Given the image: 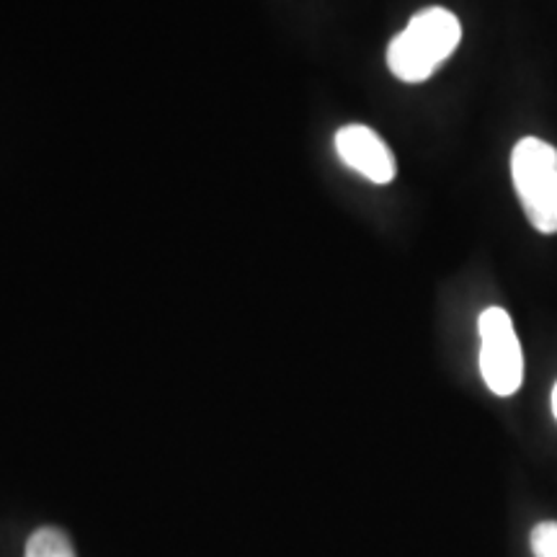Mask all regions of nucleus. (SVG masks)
Returning a JSON list of instances; mask_svg holds the SVG:
<instances>
[{
	"label": "nucleus",
	"instance_id": "obj_2",
	"mask_svg": "<svg viewBox=\"0 0 557 557\" xmlns=\"http://www.w3.org/2000/svg\"><path fill=\"white\" fill-rule=\"evenodd\" d=\"M511 176L529 225L557 233V150L540 137L519 139L511 152Z\"/></svg>",
	"mask_w": 557,
	"mask_h": 557
},
{
	"label": "nucleus",
	"instance_id": "obj_6",
	"mask_svg": "<svg viewBox=\"0 0 557 557\" xmlns=\"http://www.w3.org/2000/svg\"><path fill=\"white\" fill-rule=\"evenodd\" d=\"M534 557H557V521H542L529 537Z\"/></svg>",
	"mask_w": 557,
	"mask_h": 557
},
{
	"label": "nucleus",
	"instance_id": "obj_7",
	"mask_svg": "<svg viewBox=\"0 0 557 557\" xmlns=\"http://www.w3.org/2000/svg\"><path fill=\"white\" fill-rule=\"evenodd\" d=\"M553 413H555V418H557V385H555V389H553Z\"/></svg>",
	"mask_w": 557,
	"mask_h": 557
},
{
	"label": "nucleus",
	"instance_id": "obj_4",
	"mask_svg": "<svg viewBox=\"0 0 557 557\" xmlns=\"http://www.w3.org/2000/svg\"><path fill=\"white\" fill-rule=\"evenodd\" d=\"M336 152L351 171L372 181V184H389L395 178V156L385 139L364 124H348L338 129Z\"/></svg>",
	"mask_w": 557,
	"mask_h": 557
},
{
	"label": "nucleus",
	"instance_id": "obj_5",
	"mask_svg": "<svg viewBox=\"0 0 557 557\" xmlns=\"http://www.w3.org/2000/svg\"><path fill=\"white\" fill-rule=\"evenodd\" d=\"M24 557H75L73 542L58 527H41L26 542Z\"/></svg>",
	"mask_w": 557,
	"mask_h": 557
},
{
	"label": "nucleus",
	"instance_id": "obj_3",
	"mask_svg": "<svg viewBox=\"0 0 557 557\" xmlns=\"http://www.w3.org/2000/svg\"><path fill=\"white\" fill-rule=\"evenodd\" d=\"M480 329V374L487 389L508 398L519 393L524 380V357L511 318L504 308H487L478 320Z\"/></svg>",
	"mask_w": 557,
	"mask_h": 557
},
{
	"label": "nucleus",
	"instance_id": "obj_1",
	"mask_svg": "<svg viewBox=\"0 0 557 557\" xmlns=\"http://www.w3.org/2000/svg\"><path fill=\"white\" fill-rule=\"evenodd\" d=\"M462 39L459 18L447 9L418 11L387 47V65L403 83H423L451 58Z\"/></svg>",
	"mask_w": 557,
	"mask_h": 557
}]
</instances>
